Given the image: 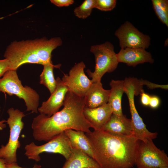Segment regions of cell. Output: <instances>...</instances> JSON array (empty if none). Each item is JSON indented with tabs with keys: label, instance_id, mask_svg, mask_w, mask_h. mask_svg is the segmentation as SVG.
Masks as SVG:
<instances>
[{
	"label": "cell",
	"instance_id": "cell-1",
	"mask_svg": "<svg viewBox=\"0 0 168 168\" xmlns=\"http://www.w3.org/2000/svg\"><path fill=\"white\" fill-rule=\"evenodd\" d=\"M64 107L50 117L40 114L34 118L31 124L33 136L39 141L48 142L66 130L72 129L89 133L92 128L83 113L84 97L69 91L63 104Z\"/></svg>",
	"mask_w": 168,
	"mask_h": 168
},
{
	"label": "cell",
	"instance_id": "cell-2",
	"mask_svg": "<svg viewBox=\"0 0 168 168\" xmlns=\"http://www.w3.org/2000/svg\"><path fill=\"white\" fill-rule=\"evenodd\" d=\"M86 134L92 148L93 158L100 168H132L135 165L139 140L133 135H116L102 130Z\"/></svg>",
	"mask_w": 168,
	"mask_h": 168
},
{
	"label": "cell",
	"instance_id": "cell-3",
	"mask_svg": "<svg viewBox=\"0 0 168 168\" xmlns=\"http://www.w3.org/2000/svg\"><path fill=\"white\" fill-rule=\"evenodd\" d=\"M62 44L59 37L49 40L43 37L34 40L12 42L7 48L4 56L10 63L9 70L16 71L26 63L52 64L53 51Z\"/></svg>",
	"mask_w": 168,
	"mask_h": 168
},
{
	"label": "cell",
	"instance_id": "cell-4",
	"mask_svg": "<svg viewBox=\"0 0 168 168\" xmlns=\"http://www.w3.org/2000/svg\"><path fill=\"white\" fill-rule=\"evenodd\" d=\"M10 96L15 95L25 101L26 111L37 113L39 105V96L37 92L29 86H24L19 80L16 71L9 70L0 78V92Z\"/></svg>",
	"mask_w": 168,
	"mask_h": 168
},
{
	"label": "cell",
	"instance_id": "cell-5",
	"mask_svg": "<svg viewBox=\"0 0 168 168\" xmlns=\"http://www.w3.org/2000/svg\"><path fill=\"white\" fill-rule=\"evenodd\" d=\"M90 51L94 55L95 70L94 72L86 71L92 83L101 82L102 76L106 72H111L117 68L119 62L113 44L109 41L92 45Z\"/></svg>",
	"mask_w": 168,
	"mask_h": 168
},
{
	"label": "cell",
	"instance_id": "cell-6",
	"mask_svg": "<svg viewBox=\"0 0 168 168\" xmlns=\"http://www.w3.org/2000/svg\"><path fill=\"white\" fill-rule=\"evenodd\" d=\"M7 113L9 117L7 122L10 128V137L7 143L2 145L0 148V158L5 164H10L17 162V150L21 146L19 139L24 126L22 119L26 115L18 109L13 108L8 109Z\"/></svg>",
	"mask_w": 168,
	"mask_h": 168
},
{
	"label": "cell",
	"instance_id": "cell-7",
	"mask_svg": "<svg viewBox=\"0 0 168 168\" xmlns=\"http://www.w3.org/2000/svg\"><path fill=\"white\" fill-rule=\"evenodd\" d=\"M135 165L137 168H168V157L164 150L156 146L153 140H139Z\"/></svg>",
	"mask_w": 168,
	"mask_h": 168
},
{
	"label": "cell",
	"instance_id": "cell-8",
	"mask_svg": "<svg viewBox=\"0 0 168 168\" xmlns=\"http://www.w3.org/2000/svg\"><path fill=\"white\" fill-rule=\"evenodd\" d=\"M72 148L70 141L64 132L43 145L37 146L34 142L26 145L25 147V155L29 159L36 162L40 161V154L43 152L58 153L67 160L71 155Z\"/></svg>",
	"mask_w": 168,
	"mask_h": 168
},
{
	"label": "cell",
	"instance_id": "cell-9",
	"mask_svg": "<svg viewBox=\"0 0 168 168\" xmlns=\"http://www.w3.org/2000/svg\"><path fill=\"white\" fill-rule=\"evenodd\" d=\"M124 92L128 97L131 116L133 135L138 140L146 142L156 138L157 133L149 132L136 108L134 102V85L133 77H126L124 80Z\"/></svg>",
	"mask_w": 168,
	"mask_h": 168
},
{
	"label": "cell",
	"instance_id": "cell-10",
	"mask_svg": "<svg viewBox=\"0 0 168 168\" xmlns=\"http://www.w3.org/2000/svg\"><path fill=\"white\" fill-rule=\"evenodd\" d=\"M115 35L119 40L121 49L142 48L146 49L150 45V38L139 31L127 21L115 31Z\"/></svg>",
	"mask_w": 168,
	"mask_h": 168
},
{
	"label": "cell",
	"instance_id": "cell-11",
	"mask_svg": "<svg viewBox=\"0 0 168 168\" xmlns=\"http://www.w3.org/2000/svg\"><path fill=\"white\" fill-rule=\"evenodd\" d=\"M85 67L84 63L81 61L71 68L68 74L64 73L62 79L69 91L83 97L93 83L84 73Z\"/></svg>",
	"mask_w": 168,
	"mask_h": 168
},
{
	"label": "cell",
	"instance_id": "cell-12",
	"mask_svg": "<svg viewBox=\"0 0 168 168\" xmlns=\"http://www.w3.org/2000/svg\"><path fill=\"white\" fill-rule=\"evenodd\" d=\"M57 85L54 91L51 94L49 98L43 102L38 111L41 114L50 117L58 111L63 105L65 96L69 91L67 87L60 77L56 79Z\"/></svg>",
	"mask_w": 168,
	"mask_h": 168
},
{
	"label": "cell",
	"instance_id": "cell-13",
	"mask_svg": "<svg viewBox=\"0 0 168 168\" xmlns=\"http://www.w3.org/2000/svg\"><path fill=\"white\" fill-rule=\"evenodd\" d=\"M116 56L119 63H124L129 66L135 67L139 64L154 62L151 53L142 48L121 49Z\"/></svg>",
	"mask_w": 168,
	"mask_h": 168
},
{
	"label": "cell",
	"instance_id": "cell-14",
	"mask_svg": "<svg viewBox=\"0 0 168 168\" xmlns=\"http://www.w3.org/2000/svg\"><path fill=\"white\" fill-rule=\"evenodd\" d=\"M113 111L108 103L100 106L90 108L85 106L83 110L84 116L94 130H101L110 119Z\"/></svg>",
	"mask_w": 168,
	"mask_h": 168
},
{
	"label": "cell",
	"instance_id": "cell-15",
	"mask_svg": "<svg viewBox=\"0 0 168 168\" xmlns=\"http://www.w3.org/2000/svg\"><path fill=\"white\" fill-rule=\"evenodd\" d=\"M101 130L116 135L125 136L133 135L131 119L124 114L119 116L112 114Z\"/></svg>",
	"mask_w": 168,
	"mask_h": 168
},
{
	"label": "cell",
	"instance_id": "cell-16",
	"mask_svg": "<svg viewBox=\"0 0 168 168\" xmlns=\"http://www.w3.org/2000/svg\"><path fill=\"white\" fill-rule=\"evenodd\" d=\"M110 90L104 89L101 82L93 83L84 98L85 106L94 108L108 103Z\"/></svg>",
	"mask_w": 168,
	"mask_h": 168
},
{
	"label": "cell",
	"instance_id": "cell-17",
	"mask_svg": "<svg viewBox=\"0 0 168 168\" xmlns=\"http://www.w3.org/2000/svg\"><path fill=\"white\" fill-rule=\"evenodd\" d=\"M62 168H100L96 161L82 150L72 147L71 155Z\"/></svg>",
	"mask_w": 168,
	"mask_h": 168
},
{
	"label": "cell",
	"instance_id": "cell-18",
	"mask_svg": "<svg viewBox=\"0 0 168 168\" xmlns=\"http://www.w3.org/2000/svg\"><path fill=\"white\" fill-rule=\"evenodd\" d=\"M111 87L108 103L112 108V114L119 116L123 114L121 105L122 95L124 92V80H112L110 83Z\"/></svg>",
	"mask_w": 168,
	"mask_h": 168
},
{
	"label": "cell",
	"instance_id": "cell-19",
	"mask_svg": "<svg viewBox=\"0 0 168 168\" xmlns=\"http://www.w3.org/2000/svg\"><path fill=\"white\" fill-rule=\"evenodd\" d=\"M64 132L72 147L81 150L93 158V153L91 145L84 132L72 129L66 130Z\"/></svg>",
	"mask_w": 168,
	"mask_h": 168
},
{
	"label": "cell",
	"instance_id": "cell-20",
	"mask_svg": "<svg viewBox=\"0 0 168 168\" xmlns=\"http://www.w3.org/2000/svg\"><path fill=\"white\" fill-rule=\"evenodd\" d=\"M61 65H54L53 64L43 65V69L40 75V84L46 87L51 94L55 90L57 82L54 73V68H59Z\"/></svg>",
	"mask_w": 168,
	"mask_h": 168
},
{
	"label": "cell",
	"instance_id": "cell-21",
	"mask_svg": "<svg viewBox=\"0 0 168 168\" xmlns=\"http://www.w3.org/2000/svg\"><path fill=\"white\" fill-rule=\"evenodd\" d=\"M153 9L160 21L168 27V0H152Z\"/></svg>",
	"mask_w": 168,
	"mask_h": 168
},
{
	"label": "cell",
	"instance_id": "cell-22",
	"mask_svg": "<svg viewBox=\"0 0 168 168\" xmlns=\"http://www.w3.org/2000/svg\"><path fill=\"white\" fill-rule=\"evenodd\" d=\"M94 8V0H85L74 10V15L79 18L85 19L89 16Z\"/></svg>",
	"mask_w": 168,
	"mask_h": 168
},
{
	"label": "cell",
	"instance_id": "cell-23",
	"mask_svg": "<svg viewBox=\"0 0 168 168\" xmlns=\"http://www.w3.org/2000/svg\"><path fill=\"white\" fill-rule=\"evenodd\" d=\"M116 0H94V8L103 11H110L115 7Z\"/></svg>",
	"mask_w": 168,
	"mask_h": 168
},
{
	"label": "cell",
	"instance_id": "cell-24",
	"mask_svg": "<svg viewBox=\"0 0 168 168\" xmlns=\"http://www.w3.org/2000/svg\"><path fill=\"white\" fill-rule=\"evenodd\" d=\"M141 81L142 85H145L148 89H153L156 88H161L162 89L167 90L168 88V85H159L152 83L146 80L141 79Z\"/></svg>",
	"mask_w": 168,
	"mask_h": 168
},
{
	"label": "cell",
	"instance_id": "cell-25",
	"mask_svg": "<svg viewBox=\"0 0 168 168\" xmlns=\"http://www.w3.org/2000/svg\"><path fill=\"white\" fill-rule=\"evenodd\" d=\"M10 63L7 58L0 59V78L9 70Z\"/></svg>",
	"mask_w": 168,
	"mask_h": 168
},
{
	"label": "cell",
	"instance_id": "cell-26",
	"mask_svg": "<svg viewBox=\"0 0 168 168\" xmlns=\"http://www.w3.org/2000/svg\"><path fill=\"white\" fill-rule=\"evenodd\" d=\"M50 2L58 7H68L72 4L73 0H51Z\"/></svg>",
	"mask_w": 168,
	"mask_h": 168
},
{
	"label": "cell",
	"instance_id": "cell-27",
	"mask_svg": "<svg viewBox=\"0 0 168 168\" xmlns=\"http://www.w3.org/2000/svg\"><path fill=\"white\" fill-rule=\"evenodd\" d=\"M160 103V100L158 97L154 96H151L149 105L152 109H156L159 106Z\"/></svg>",
	"mask_w": 168,
	"mask_h": 168
},
{
	"label": "cell",
	"instance_id": "cell-28",
	"mask_svg": "<svg viewBox=\"0 0 168 168\" xmlns=\"http://www.w3.org/2000/svg\"><path fill=\"white\" fill-rule=\"evenodd\" d=\"M140 95L141 102L142 104L145 106H149L151 96L144 92H142Z\"/></svg>",
	"mask_w": 168,
	"mask_h": 168
},
{
	"label": "cell",
	"instance_id": "cell-29",
	"mask_svg": "<svg viewBox=\"0 0 168 168\" xmlns=\"http://www.w3.org/2000/svg\"><path fill=\"white\" fill-rule=\"evenodd\" d=\"M6 168H24L19 166L17 162H13L10 164H5ZM41 166L40 165L35 164L32 168H41Z\"/></svg>",
	"mask_w": 168,
	"mask_h": 168
},
{
	"label": "cell",
	"instance_id": "cell-30",
	"mask_svg": "<svg viewBox=\"0 0 168 168\" xmlns=\"http://www.w3.org/2000/svg\"><path fill=\"white\" fill-rule=\"evenodd\" d=\"M6 122L7 120L4 119L0 121V131L3 130L6 127L5 123Z\"/></svg>",
	"mask_w": 168,
	"mask_h": 168
},
{
	"label": "cell",
	"instance_id": "cell-31",
	"mask_svg": "<svg viewBox=\"0 0 168 168\" xmlns=\"http://www.w3.org/2000/svg\"><path fill=\"white\" fill-rule=\"evenodd\" d=\"M5 164L3 160L0 158V168H6Z\"/></svg>",
	"mask_w": 168,
	"mask_h": 168
}]
</instances>
